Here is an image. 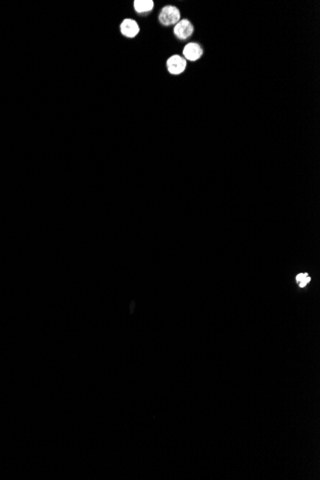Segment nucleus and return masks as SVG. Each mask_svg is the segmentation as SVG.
Masks as SVG:
<instances>
[{"label": "nucleus", "mask_w": 320, "mask_h": 480, "mask_svg": "<svg viewBox=\"0 0 320 480\" xmlns=\"http://www.w3.org/2000/svg\"><path fill=\"white\" fill-rule=\"evenodd\" d=\"M160 22L164 26L176 25L180 20V12L175 6H165L160 14Z\"/></svg>", "instance_id": "nucleus-1"}, {"label": "nucleus", "mask_w": 320, "mask_h": 480, "mask_svg": "<svg viewBox=\"0 0 320 480\" xmlns=\"http://www.w3.org/2000/svg\"><path fill=\"white\" fill-rule=\"evenodd\" d=\"M176 36L180 40L188 39L194 33V26L188 19H180L174 28Z\"/></svg>", "instance_id": "nucleus-2"}, {"label": "nucleus", "mask_w": 320, "mask_h": 480, "mask_svg": "<svg viewBox=\"0 0 320 480\" xmlns=\"http://www.w3.org/2000/svg\"><path fill=\"white\" fill-rule=\"evenodd\" d=\"M186 60L178 55H174L167 61V69L173 75H178L186 69Z\"/></svg>", "instance_id": "nucleus-3"}, {"label": "nucleus", "mask_w": 320, "mask_h": 480, "mask_svg": "<svg viewBox=\"0 0 320 480\" xmlns=\"http://www.w3.org/2000/svg\"><path fill=\"white\" fill-rule=\"evenodd\" d=\"M202 54H203V50L201 46L196 42H190L186 44L183 49L184 59L191 62L197 61L202 56Z\"/></svg>", "instance_id": "nucleus-4"}, {"label": "nucleus", "mask_w": 320, "mask_h": 480, "mask_svg": "<svg viewBox=\"0 0 320 480\" xmlns=\"http://www.w3.org/2000/svg\"><path fill=\"white\" fill-rule=\"evenodd\" d=\"M120 30H121V33L123 34V36L130 38V37L136 36L139 34L140 28H139L138 23L135 20L127 18L121 23Z\"/></svg>", "instance_id": "nucleus-5"}, {"label": "nucleus", "mask_w": 320, "mask_h": 480, "mask_svg": "<svg viewBox=\"0 0 320 480\" xmlns=\"http://www.w3.org/2000/svg\"><path fill=\"white\" fill-rule=\"evenodd\" d=\"M134 10L138 14H146L154 9L155 3L152 0H136L134 1Z\"/></svg>", "instance_id": "nucleus-6"}, {"label": "nucleus", "mask_w": 320, "mask_h": 480, "mask_svg": "<svg viewBox=\"0 0 320 480\" xmlns=\"http://www.w3.org/2000/svg\"><path fill=\"white\" fill-rule=\"evenodd\" d=\"M296 281L299 284V286L303 288L311 281V278L307 273H301L296 276Z\"/></svg>", "instance_id": "nucleus-7"}]
</instances>
